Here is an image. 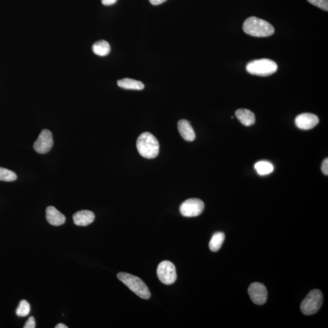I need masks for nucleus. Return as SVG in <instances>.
<instances>
[{
  "label": "nucleus",
  "instance_id": "1",
  "mask_svg": "<svg viewBox=\"0 0 328 328\" xmlns=\"http://www.w3.org/2000/svg\"><path fill=\"white\" fill-rule=\"evenodd\" d=\"M243 29L247 34L256 37H269L275 32L274 28L269 23L256 17L246 19Z\"/></svg>",
  "mask_w": 328,
  "mask_h": 328
},
{
  "label": "nucleus",
  "instance_id": "2",
  "mask_svg": "<svg viewBox=\"0 0 328 328\" xmlns=\"http://www.w3.org/2000/svg\"><path fill=\"white\" fill-rule=\"evenodd\" d=\"M136 146L139 154L145 158H155L160 152V144L150 133H142L138 138Z\"/></svg>",
  "mask_w": 328,
  "mask_h": 328
},
{
  "label": "nucleus",
  "instance_id": "3",
  "mask_svg": "<svg viewBox=\"0 0 328 328\" xmlns=\"http://www.w3.org/2000/svg\"><path fill=\"white\" fill-rule=\"evenodd\" d=\"M117 277L139 297L145 300H148L150 298V290L141 278L126 272H119Z\"/></svg>",
  "mask_w": 328,
  "mask_h": 328
},
{
  "label": "nucleus",
  "instance_id": "4",
  "mask_svg": "<svg viewBox=\"0 0 328 328\" xmlns=\"http://www.w3.org/2000/svg\"><path fill=\"white\" fill-rule=\"evenodd\" d=\"M277 69V64L268 58L250 61L246 66V70L249 74L263 77L272 75Z\"/></svg>",
  "mask_w": 328,
  "mask_h": 328
},
{
  "label": "nucleus",
  "instance_id": "5",
  "mask_svg": "<svg viewBox=\"0 0 328 328\" xmlns=\"http://www.w3.org/2000/svg\"><path fill=\"white\" fill-rule=\"evenodd\" d=\"M322 292L320 290L311 291L301 304L300 309L304 315L310 316L317 313L322 305Z\"/></svg>",
  "mask_w": 328,
  "mask_h": 328
},
{
  "label": "nucleus",
  "instance_id": "6",
  "mask_svg": "<svg viewBox=\"0 0 328 328\" xmlns=\"http://www.w3.org/2000/svg\"><path fill=\"white\" fill-rule=\"evenodd\" d=\"M157 275L159 280L166 285L174 283L177 278L176 268L169 261H162L158 265Z\"/></svg>",
  "mask_w": 328,
  "mask_h": 328
},
{
  "label": "nucleus",
  "instance_id": "7",
  "mask_svg": "<svg viewBox=\"0 0 328 328\" xmlns=\"http://www.w3.org/2000/svg\"><path fill=\"white\" fill-rule=\"evenodd\" d=\"M204 204L203 201L198 198H191L185 201L180 206L182 215L186 217L199 216L203 212Z\"/></svg>",
  "mask_w": 328,
  "mask_h": 328
},
{
  "label": "nucleus",
  "instance_id": "8",
  "mask_svg": "<svg viewBox=\"0 0 328 328\" xmlns=\"http://www.w3.org/2000/svg\"><path fill=\"white\" fill-rule=\"evenodd\" d=\"M54 144L53 134L49 129H44L34 144V149L39 154H46L51 150Z\"/></svg>",
  "mask_w": 328,
  "mask_h": 328
},
{
  "label": "nucleus",
  "instance_id": "9",
  "mask_svg": "<svg viewBox=\"0 0 328 328\" xmlns=\"http://www.w3.org/2000/svg\"><path fill=\"white\" fill-rule=\"evenodd\" d=\"M248 292L251 300L256 304L263 305L267 301V290L264 285L259 282H253L250 285Z\"/></svg>",
  "mask_w": 328,
  "mask_h": 328
},
{
  "label": "nucleus",
  "instance_id": "10",
  "mask_svg": "<svg viewBox=\"0 0 328 328\" xmlns=\"http://www.w3.org/2000/svg\"><path fill=\"white\" fill-rule=\"evenodd\" d=\"M295 122L298 128L308 130L314 128L319 123V119L314 114L303 113L297 116Z\"/></svg>",
  "mask_w": 328,
  "mask_h": 328
},
{
  "label": "nucleus",
  "instance_id": "11",
  "mask_svg": "<svg viewBox=\"0 0 328 328\" xmlns=\"http://www.w3.org/2000/svg\"><path fill=\"white\" fill-rule=\"evenodd\" d=\"M46 217L48 222L54 226L63 225L66 222V217L53 206L47 208Z\"/></svg>",
  "mask_w": 328,
  "mask_h": 328
},
{
  "label": "nucleus",
  "instance_id": "12",
  "mask_svg": "<svg viewBox=\"0 0 328 328\" xmlns=\"http://www.w3.org/2000/svg\"><path fill=\"white\" fill-rule=\"evenodd\" d=\"M178 131L185 141L192 142L196 138L195 133L190 124L186 119L180 120L178 123Z\"/></svg>",
  "mask_w": 328,
  "mask_h": 328
},
{
  "label": "nucleus",
  "instance_id": "13",
  "mask_svg": "<svg viewBox=\"0 0 328 328\" xmlns=\"http://www.w3.org/2000/svg\"><path fill=\"white\" fill-rule=\"evenodd\" d=\"M95 219V215L90 210H80L74 214L73 221L76 225L86 226L92 224Z\"/></svg>",
  "mask_w": 328,
  "mask_h": 328
},
{
  "label": "nucleus",
  "instance_id": "14",
  "mask_svg": "<svg viewBox=\"0 0 328 328\" xmlns=\"http://www.w3.org/2000/svg\"><path fill=\"white\" fill-rule=\"evenodd\" d=\"M235 116L238 121L245 126H251L255 123L254 113L250 111L249 110L245 108L237 110Z\"/></svg>",
  "mask_w": 328,
  "mask_h": 328
},
{
  "label": "nucleus",
  "instance_id": "15",
  "mask_svg": "<svg viewBox=\"0 0 328 328\" xmlns=\"http://www.w3.org/2000/svg\"><path fill=\"white\" fill-rule=\"evenodd\" d=\"M119 87L126 90H142L144 89V84L140 81L125 78L118 81Z\"/></svg>",
  "mask_w": 328,
  "mask_h": 328
},
{
  "label": "nucleus",
  "instance_id": "16",
  "mask_svg": "<svg viewBox=\"0 0 328 328\" xmlns=\"http://www.w3.org/2000/svg\"><path fill=\"white\" fill-rule=\"evenodd\" d=\"M92 50L93 53L97 56L103 57L109 54L111 51V47L106 41L99 40L94 43Z\"/></svg>",
  "mask_w": 328,
  "mask_h": 328
},
{
  "label": "nucleus",
  "instance_id": "17",
  "mask_svg": "<svg viewBox=\"0 0 328 328\" xmlns=\"http://www.w3.org/2000/svg\"><path fill=\"white\" fill-rule=\"evenodd\" d=\"M225 239V233L216 232L214 233L209 243V248L212 252L218 251Z\"/></svg>",
  "mask_w": 328,
  "mask_h": 328
},
{
  "label": "nucleus",
  "instance_id": "18",
  "mask_svg": "<svg viewBox=\"0 0 328 328\" xmlns=\"http://www.w3.org/2000/svg\"><path fill=\"white\" fill-rule=\"evenodd\" d=\"M255 168L257 173L259 175H267L272 173L274 171V166L268 161H261L256 163L255 165Z\"/></svg>",
  "mask_w": 328,
  "mask_h": 328
},
{
  "label": "nucleus",
  "instance_id": "19",
  "mask_svg": "<svg viewBox=\"0 0 328 328\" xmlns=\"http://www.w3.org/2000/svg\"><path fill=\"white\" fill-rule=\"evenodd\" d=\"M17 179L14 171L5 168L0 167V181L6 182L14 181Z\"/></svg>",
  "mask_w": 328,
  "mask_h": 328
},
{
  "label": "nucleus",
  "instance_id": "20",
  "mask_svg": "<svg viewBox=\"0 0 328 328\" xmlns=\"http://www.w3.org/2000/svg\"><path fill=\"white\" fill-rule=\"evenodd\" d=\"M31 307L28 302L26 300H21L19 302L17 309L16 310V314L18 317H26L28 316Z\"/></svg>",
  "mask_w": 328,
  "mask_h": 328
},
{
  "label": "nucleus",
  "instance_id": "21",
  "mask_svg": "<svg viewBox=\"0 0 328 328\" xmlns=\"http://www.w3.org/2000/svg\"><path fill=\"white\" fill-rule=\"evenodd\" d=\"M308 2L324 11H328V0H308Z\"/></svg>",
  "mask_w": 328,
  "mask_h": 328
},
{
  "label": "nucleus",
  "instance_id": "22",
  "mask_svg": "<svg viewBox=\"0 0 328 328\" xmlns=\"http://www.w3.org/2000/svg\"><path fill=\"white\" fill-rule=\"evenodd\" d=\"M35 327H36V324H35V320L33 317H29L24 326V328H35Z\"/></svg>",
  "mask_w": 328,
  "mask_h": 328
},
{
  "label": "nucleus",
  "instance_id": "23",
  "mask_svg": "<svg viewBox=\"0 0 328 328\" xmlns=\"http://www.w3.org/2000/svg\"><path fill=\"white\" fill-rule=\"evenodd\" d=\"M321 171H322L324 174L328 175V159L326 158L323 162L321 165Z\"/></svg>",
  "mask_w": 328,
  "mask_h": 328
},
{
  "label": "nucleus",
  "instance_id": "24",
  "mask_svg": "<svg viewBox=\"0 0 328 328\" xmlns=\"http://www.w3.org/2000/svg\"><path fill=\"white\" fill-rule=\"evenodd\" d=\"M118 0H102V3L103 5L110 6L115 4Z\"/></svg>",
  "mask_w": 328,
  "mask_h": 328
},
{
  "label": "nucleus",
  "instance_id": "25",
  "mask_svg": "<svg viewBox=\"0 0 328 328\" xmlns=\"http://www.w3.org/2000/svg\"><path fill=\"white\" fill-rule=\"evenodd\" d=\"M152 5H159L166 2L167 0H149Z\"/></svg>",
  "mask_w": 328,
  "mask_h": 328
},
{
  "label": "nucleus",
  "instance_id": "26",
  "mask_svg": "<svg viewBox=\"0 0 328 328\" xmlns=\"http://www.w3.org/2000/svg\"><path fill=\"white\" fill-rule=\"evenodd\" d=\"M55 328H68V326L63 323H59L57 324Z\"/></svg>",
  "mask_w": 328,
  "mask_h": 328
}]
</instances>
